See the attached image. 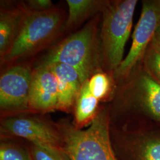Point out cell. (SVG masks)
<instances>
[{
	"instance_id": "cell-1",
	"label": "cell",
	"mask_w": 160,
	"mask_h": 160,
	"mask_svg": "<svg viewBox=\"0 0 160 160\" xmlns=\"http://www.w3.org/2000/svg\"><path fill=\"white\" fill-rule=\"evenodd\" d=\"M101 13L92 17L78 31L51 46L33 66L63 63L75 69L82 84L103 71L100 39Z\"/></svg>"
},
{
	"instance_id": "cell-2",
	"label": "cell",
	"mask_w": 160,
	"mask_h": 160,
	"mask_svg": "<svg viewBox=\"0 0 160 160\" xmlns=\"http://www.w3.org/2000/svg\"><path fill=\"white\" fill-rule=\"evenodd\" d=\"M57 123L71 160H120L112 141L108 106L100 107L96 117L86 129L76 128L69 118Z\"/></svg>"
},
{
	"instance_id": "cell-3",
	"label": "cell",
	"mask_w": 160,
	"mask_h": 160,
	"mask_svg": "<svg viewBox=\"0 0 160 160\" xmlns=\"http://www.w3.org/2000/svg\"><path fill=\"white\" fill-rule=\"evenodd\" d=\"M64 8L55 6L45 12H28L10 49L1 58V67L29 59L49 47L63 36L67 19Z\"/></svg>"
},
{
	"instance_id": "cell-4",
	"label": "cell",
	"mask_w": 160,
	"mask_h": 160,
	"mask_svg": "<svg viewBox=\"0 0 160 160\" xmlns=\"http://www.w3.org/2000/svg\"><path fill=\"white\" fill-rule=\"evenodd\" d=\"M137 0H107L101 12L100 39L103 71L113 73L124 59Z\"/></svg>"
},
{
	"instance_id": "cell-5",
	"label": "cell",
	"mask_w": 160,
	"mask_h": 160,
	"mask_svg": "<svg viewBox=\"0 0 160 160\" xmlns=\"http://www.w3.org/2000/svg\"><path fill=\"white\" fill-rule=\"evenodd\" d=\"M116 84L110 116L138 110L160 122V84L148 74L141 64Z\"/></svg>"
},
{
	"instance_id": "cell-6",
	"label": "cell",
	"mask_w": 160,
	"mask_h": 160,
	"mask_svg": "<svg viewBox=\"0 0 160 160\" xmlns=\"http://www.w3.org/2000/svg\"><path fill=\"white\" fill-rule=\"evenodd\" d=\"M0 137L18 138L45 148L64 149L57 122L46 114L33 112L1 116Z\"/></svg>"
},
{
	"instance_id": "cell-7",
	"label": "cell",
	"mask_w": 160,
	"mask_h": 160,
	"mask_svg": "<svg viewBox=\"0 0 160 160\" xmlns=\"http://www.w3.org/2000/svg\"><path fill=\"white\" fill-rule=\"evenodd\" d=\"M160 26V0H143L139 18L132 34L131 47L119 67L113 72L116 83L139 66Z\"/></svg>"
},
{
	"instance_id": "cell-8",
	"label": "cell",
	"mask_w": 160,
	"mask_h": 160,
	"mask_svg": "<svg viewBox=\"0 0 160 160\" xmlns=\"http://www.w3.org/2000/svg\"><path fill=\"white\" fill-rule=\"evenodd\" d=\"M5 67L0 77L1 116L30 112L29 98L33 64L23 61Z\"/></svg>"
},
{
	"instance_id": "cell-9",
	"label": "cell",
	"mask_w": 160,
	"mask_h": 160,
	"mask_svg": "<svg viewBox=\"0 0 160 160\" xmlns=\"http://www.w3.org/2000/svg\"><path fill=\"white\" fill-rule=\"evenodd\" d=\"M33 67L29 110L44 114L57 110L58 88L55 75L49 66L33 65Z\"/></svg>"
},
{
	"instance_id": "cell-10",
	"label": "cell",
	"mask_w": 160,
	"mask_h": 160,
	"mask_svg": "<svg viewBox=\"0 0 160 160\" xmlns=\"http://www.w3.org/2000/svg\"><path fill=\"white\" fill-rule=\"evenodd\" d=\"M110 133L113 145L125 160H160V135L117 131L111 126Z\"/></svg>"
},
{
	"instance_id": "cell-11",
	"label": "cell",
	"mask_w": 160,
	"mask_h": 160,
	"mask_svg": "<svg viewBox=\"0 0 160 160\" xmlns=\"http://www.w3.org/2000/svg\"><path fill=\"white\" fill-rule=\"evenodd\" d=\"M28 12L20 1H1L0 59L6 55L15 42Z\"/></svg>"
},
{
	"instance_id": "cell-12",
	"label": "cell",
	"mask_w": 160,
	"mask_h": 160,
	"mask_svg": "<svg viewBox=\"0 0 160 160\" xmlns=\"http://www.w3.org/2000/svg\"><path fill=\"white\" fill-rule=\"evenodd\" d=\"M46 66L50 67L57 80V110L66 113H73L82 86L79 75L75 69L66 64L52 63Z\"/></svg>"
},
{
	"instance_id": "cell-13",
	"label": "cell",
	"mask_w": 160,
	"mask_h": 160,
	"mask_svg": "<svg viewBox=\"0 0 160 160\" xmlns=\"http://www.w3.org/2000/svg\"><path fill=\"white\" fill-rule=\"evenodd\" d=\"M107 0H67L68 15L63 27V34L75 32L89 18L100 14Z\"/></svg>"
},
{
	"instance_id": "cell-14",
	"label": "cell",
	"mask_w": 160,
	"mask_h": 160,
	"mask_svg": "<svg viewBox=\"0 0 160 160\" xmlns=\"http://www.w3.org/2000/svg\"><path fill=\"white\" fill-rule=\"evenodd\" d=\"M99 103L90 91L87 80L82 84L75 104L72 122L76 128L82 129L92 124L100 109Z\"/></svg>"
},
{
	"instance_id": "cell-15",
	"label": "cell",
	"mask_w": 160,
	"mask_h": 160,
	"mask_svg": "<svg viewBox=\"0 0 160 160\" xmlns=\"http://www.w3.org/2000/svg\"><path fill=\"white\" fill-rule=\"evenodd\" d=\"M88 86L92 94L100 103L112 101L117 87L113 73L104 71L92 75L88 80Z\"/></svg>"
},
{
	"instance_id": "cell-16",
	"label": "cell",
	"mask_w": 160,
	"mask_h": 160,
	"mask_svg": "<svg viewBox=\"0 0 160 160\" xmlns=\"http://www.w3.org/2000/svg\"><path fill=\"white\" fill-rule=\"evenodd\" d=\"M0 138V160H32L28 144L17 141V138Z\"/></svg>"
},
{
	"instance_id": "cell-17",
	"label": "cell",
	"mask_w": 160,
	"mask_h": 160,
	"mask_svg": "<svg viewBox=\"0 0 160 160\" xmlns=\"http://www.w3.org/2000/svg\"><path fill=\"white\" fill-rule=\"evenodd\" d=\"M32 160H71L65 149L45 148L29 143Z\"/></svg>"
},
{
	"instance_id": "cell-18",
	"label": "cell",
	"mask_w": 160,
	"mask_h": 160,
	"mask_svg": "<svg viewBox=\"0 0 160 160\" xmlns=\"http://www.w3.org/2000/svg\"><path fill=\"white\" fill-rule=\"evenodd\" d=\"M141 65L148 74L160 84V53L151 44L145 53Z\"/></svg>"
},
{
	"instance_id": "cell-19",
	"label": "cell",
	"mask_w": 160,
	"mask_h": 160,
	"mask_svg": "<svg viewBox=\"0 0 160 160\" xmlns=\"http://www.w3.org/2000/svg\"><path fill=\"white\" fill-rule=\"evenodd\" d=\"M24 10L28 12H45L55 7L51 0L20 1Z\"/></svg>"
},
{
	"instance_id": "cell-20",
	"label": "cell",
	"mask_w": 160,
	"mask_h": 160,
	"mask_svg": "<svg viewBox=\"0 0 160 160\" xmlns=\"http://www.w3.org/2000/svg\"><path fill=\"white\" fill-rule=\"evenodd\" d=\"M151 45L160 53V26L157 29Z\"/></svg>"
}]
</instances>
